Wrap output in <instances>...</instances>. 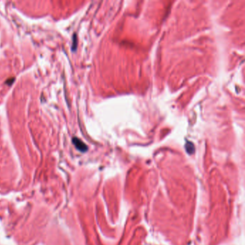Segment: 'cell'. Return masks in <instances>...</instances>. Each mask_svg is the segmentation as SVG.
I'll return each instance as SVG.
<instances>
[{"mask_svg": "<svg viewBox=\"0 0 245 245\" xmlns=\"http://www.w3.org/2000/svg\"><path fill=\"white\" fill-rule=\"evenodd\" d=\"M73 143L74 144L75 147H76L79 151L84 153V152H86V150H88V147L85 145V143H83L81 140H79V139L77 138H73Z\"/></svg>", "mask_w": 245, "mask_h": 245, "instance_id": "6da1fadb", "label": "cell"}, {"mask_svg": "<svg viewBox=\"0 0 245 245\" xmlns=\"http://www.w3.org/2000/svg\"><path fill=\"white\" fill-rule=\"evenodd\" d=\"M186 150L189 154H192L194 152V145L191 142H187L186 144Z\"/></svg>", "mask_w": 245, "mask_h": 245, "instance_id": "7a4b0ae2", "label": "cell"}]
</instances>
